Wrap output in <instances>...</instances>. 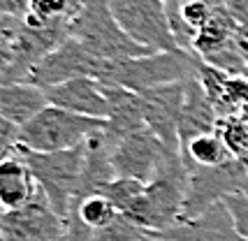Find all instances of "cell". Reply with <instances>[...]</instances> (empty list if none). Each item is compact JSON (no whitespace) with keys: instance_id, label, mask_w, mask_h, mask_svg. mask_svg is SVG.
Returning <instances> with one entry per match:
<instances>
[{"instance_id":"cell-1","label":"cell","mask_w":248,"mask_h":241,"mask_svg":"<svg viewBox=\"0 0 248 241\" xmlns=\"http://www.w3.org/2000/svg\"><path fill=\"white\" fill-rule=\"evenodd\" d=\"M200 56L190 51H155L140 58H100L93 79L107 86H121L144 93L149 88L172 84V81H186L197 72Z\"/></svg>"},{"instance_id":"cell-2","label":"cell","mask_w":248,"mask_h":241,"mask_svg":"<svg viewBox=\"0 0 248 241\" xmlns=\"http://www.w3.org/2000/svg\"><path fill=\"white\" fill-rule=\"evenodd\" d=\"M16 153L31 167L32 179L37 188L46 195L51 209L65 220L79 190L81 169L86 160V144L77 149H67V151H56V153H35L19 144Z\"/></svg>"},{"instance_id":"cell-3","label":"cell","mask_w":248,"mask_h":241,"mask_svg":"<svg viewBox=\"0 0 248 241\" xmlns=\"http://www.w3.org/2000/svg\"><path fill=\"white\" fill-rule=\"evenodd\" d=\"M70 37L97 58H140L155 54L149 46L135 42L114 19L109 0H91L77 16L70 19Z\"/></svg>"},{"instance_id":"cell-4","label":"cell","mask_w":248,"mask_h":241,"mask_svg":"<svg viewBox=\"0 0 248 241\" xmlns=\"http://www.w3.org/2000/svg\"><path fill=\"white\" fill-rule=\"evenodd\" d=\"M107 128V120L72 114L61 107H44L19 135V144L35 153H56L86 144L93 135Z\"/></svg>"},{"instance_id":"cell-5","label":"cell","mask_w":248,"mask_h":241,"mask_svg":"<svg viewBox=\"0 0 248 241\" xmlns=\"http://www.w3.org/2000/svg\"><path fill=\"white\" fill-rule=\"evenodd\" d=\"M119 26L151 51H179L162 0H109Z\"/></svg>"},{"instance_id":"cell-6","label":"cell","mask_w":248,"mask_h":241,"mask_svg":"<svg viewBox=\"0 0 248 241\" xmlns=\"http://www.w3.org/2000/svg\"><path fill=\"white\" fill-rule=\"evenodd\" d=\"M188 174V195L181 220L197 218L211 204L223 202L232 193H241L248 183V169L239 158H232L218 167H190Z\"/></svg>"},{"instance_id":"cell-7","label":"cell","mask_w":248,"mask_h":241,"mask_svg":"<svg viewBox=\"0 0 248 241\" xmlns=\"http://www.w3.org/2000/svg\"><path fill=\"white\" fill-rule=\"evenodd\" d=\"M174 155L181 153L170 151L151 128H144L114 144L111 165H114L116 179H135L141 183H151Z\"/></svg>"},{"instance_id":"cell-8","label":"cell","mask_w":248,"mask_h":241,"mask_svg":"<svg viewBox=\"0 0 248 241\" xmlns=\"http://www.w3.org/2000/svg\"><path fill=\"white\" fill-rule=\"evenodd\" d=\"M0 241H65V220L37 188L35 197L23 209L2 211Z\"/></svg>"},{"instance_id":"cell-9","label":"cell","mask_w":248,"mask_h":241,"mask_svg":"<svg viewBox=\"0 0 248 241\" xmlns=\"http://www.w3.org/2000/svg\"><path fill=\"white\" fill-rule=\"evenodd\" d=\"M140 95L141 105H144L146 128H151L170 151L181 153L179 125H181V114H184L186 102V81L162 84V86L144 90Z\"/></svg>"},{"instance_id":"cell-10","label":"cell","mask_w":248,"mask_h":241,"mask_svg":"<svg viewBox=\"0 0 248 241\" xmlns=\"http://www.w3.org/2000/svg\"><path fill=\"white\" fill-rule=\"evenodd\" d=\"M97 60H100L97 56L86 51L75 37H70L67 42H63L49 56H44L42 60L32 67L26 84H32V86H40L42 90H46V88L58 86L67 79L93 77Z\"/></svg>"},{"instance_id":"cell-11","label":"cell","mask_w":248,"mask_h":241,"mask_svg":"<svg viewBox=\"0 0 248 241\" xmlns=\"http://www.w3.org/2000/svg\"><path fill=\"white\" fill-rule=\"evenodd\" d=\"M151 237L165 241H246L234 227V218L225 199L216 202L197 218L181 220L162 232H149Z\"/></svg>"},{"instance_id":"cell-12","label":"cell","mask_w":248,"mask_h":241,"mask_svg":"<svg viewBox=\"0 0 248 241\" xmlns=\"http://www.w3.org/2000/svg\"><path fill=\"white\" fill-rule=\"evenodd\" d=\"M49 105L91 119H109V100L105 86L93 77H75L44 90Z\"/></svg>"},{"instance_id":"cell-13","label":"cell","mask_w":248,"mask_h":241,"mask_svg":"<svg viewBox=\"0 0 248 241\" xmlns=\"http://www.w3.org/2000/svg\"><path fill=\"white\" fill-rule=\"evenodd\" d=\"M218 125H220V116L195 72L193 77L186 79V102L184 114H181V125H179L181 146H186L190 139L200 137V135L216 132Z\"/></svg>"},{"instance_id":"cell-14","label":"cell","mask_w":248,"mask_h":241,"mask_svg":"<svg viewBox=\"0 0 248 241\" xmlns=\"http://www.w3.org/2000/svg\"><path fill=\"white\" fill-rule=\"evenodd\" d=\"M105 86L109 100V119H107V135L109 139L116 144L123 137H128L132 132L144 130L146 120H144V105H141V95L135 90L121 86Z\"/></svg>"},{"instance_id":"cell-15","label":"cell","mask_w":248,"mask_h":241,"mask_svg":"<svg viewBox=\"0 0 248 241\" xmlns=\"http://www.w3.org/2000/svg\"><path fill=\"white\" fill-rule=\"evenodd\" d=\"M37 193V183L32 179L31 167L21 155L14 153L0 160V204L2 211L23 209Z\"/></svg>"},{"instance_id":"cell-16","label":"cell","mask_w":248,"mask_h":241,"mask_svg":"<svg viewBox=\"0 0 248 241\" xmlns=\"http://www.w3.org/2000/svg\"><path fill=\"white\" fill-rule=\"evenodd\" d=\"M44 107H49V100L40 86H32V84L0 86V119L12 120L19 128L31 123Z\"/></svg>"},{"instance_id":"cell-17","label":"cell","mask_w":248,"mask_h":241,"mask_svg":"<svg viewBox=\"0 0 248 241\" xmlns=\"http://www.w3.org/2000/svg\"><path fill=\"white\" fill-rule=\"evenodd\" d=\"M181 155H184V163L188 169L190 167H218L234 158L218 130L190 139L186 146H181Z\"/></svg>"},{"instance_id":"cell-18","label":"cell","mask_w":248,"mask_h":241,"mask_svg":"<svg viewBox=\"0 0 248 241\" xmlns=\"http://www.w3.org/2000/svg\"><path fill=\"white\" fill-rule=\"evenodd\" d=\"M239 23L227 14V10L220 5L214 12V19L206 23L202 30H197L193 40V51L197 56H206L211 51H216L220 46H225L234 40V33H237Z\"/></svg>"},{"instance_id":"cell-19","label":"cell","mask_w":248,"mask_h":241,"mask_svg":"<svg viewBox=\"0 0 248 241\" xmlns=\"http://www.w3.org/2000/svg\"><path fill=\"white\" fill-rule=\"evenodd\" d=\"M70 213H75L86 227H91V230L95 232V230L107 227L109 223L119 216V209L109 199V195L95 193V195H86V197H77L72 202Z\"/></svg>"},{"instance_id":"cell-20","label":"cell","mask_w":248,"mask_h":241,"mask_svg":"<svg viewBox=\"0 0 248 241\" xmlns=\"http://www.w3.org/2000/svg\"><path fill=\"white\" fill-rule=\"evenodd\" d=\"M91 241H149V232L141 230L140 225H135L123 213H119L107 227L93 232Z\"/></svg>"},{"instance_id":"cell-21","label":"cell","mask_w":248,"mask_h":241,"mask_svg":"<svg viewBox=\"0 0 248 241\" xmlns=\"http://www.w3.org/2000/svg\"><path fill=\"white\" fill-rule=\"evenodd\" d=\"M218 132L223 135L227 149L232 151L234 158H241V155L248 153V119L234 116V119L220 120Z\"/></svg>"},{"instance_id":"cell-22","label":"cell","mask_w":248,"mask_h":241,"mask_svg":"<svg viewBox=\"0 0 248 241\" xmlns=\"http://www.w3.org/2000/svg\"><path fill=\"white\" fill-rule=\"evenodd\" d=\"M216 7H220V5H216L214 0H184V5H181V19L197 35V30H202L206 23L214 19Z\"/></svg>"},{"instance_id":"cell-23","label":"cell","mask_w":248,"mask_h":241,"mask_svg":"<svg viewBox=\"0 0 248 241\" xmlns=\"http://www.w3.org/2000/svg\"><path fill=\"white\" fill-rule=\"evenodd\" d=\"M70 10V0H31L28 2V14L42 21H54L67 16Z\"/></svg>"},{"instance_id":"cell-24","label":"cell","mask_w":248,"mask_h":241,"mask_svg":"<svg viewBox=\"0 0 248 241\" xmlns=\"http://www.w3.org/2000/svg\"><path fill=\"white\" fill-rule=\"evenodd\" d=\"M225 204L234 218L237 232L248 241V195L246 193H232L225 197Z\"/></svg>"},{"instance_id":"cell-25","label":"cell","mask_w":248,"mask_h":241,"mask_svg":"<svg viewBox=\"0 0 248 241\" xmlns=\"http://www.w3.org/2000/svg\"><path fill=\"white\" fill-rule=\"evenodd\" d=\"M19 135H21L19 125H14L7 119H0V151H2V158H7V155H12L16 151Z\"/></svg>"},{"instance_id":"cell-26","label":"cell","mask_w":248,"mask_h":241,"mask_svg":"<svg viewBox=\"0 0 248 241\" xmlns=\"http://www.w3.org/2000/svg\"><path fill=\"white\" fill-rule=\"evenodd\" d=\"M223 7L239 26L248 23V0H223Z\"/></svg>"},{"instance_id":"cell-27","label":"cell","mask_w":248,"mask_h":241,"mask_svg":"<svg viewBox=\"0 0 248 241\" xmlns=\"http://www.w3.org/2000/svg\"><path fill=\"white\" fill-rule=\"evenodd\" d=\"M28 2H31V0H2V5H5V14L26 16V14H28Z\"/></svg>"},{"instance_id":"cell-28","label":"cell","mask_w":248,"mask_h":241,"mask_svg":"<svg viewBox=\"0 0 248 241\" xmlns=\"http://www.w3.org/2000/svg\"><path fill=\"white\" fill-rule=\"evenodd\" d=\"M149 241H165V239H158V237H151V234H149Z\"/></svg>"},{"instance_id":"cell-29","label":"cell","mask_w":248,"mask_h":241,"mask_svg":"<svg viewBox=\"0 0 248 241\" xmlns=\"http://www.w3.org/2000/svg\"><path fill=\"white\" fill-rule=\"evenodd\" d=\"M241 193H246V195H248V183H246V188H244V190H241Z\"/></svg>"}]
</instances>
